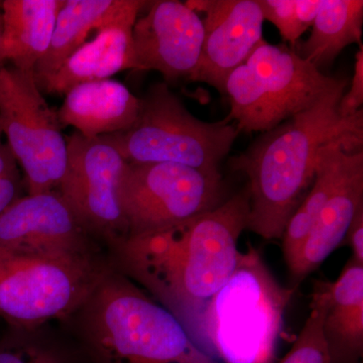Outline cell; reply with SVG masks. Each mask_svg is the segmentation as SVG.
<instances>
[{
	"label": "cell",
	"mask_w": 363,
	"mask_h": 363,
	"mask_svg": "<svg viewBox=\"0 0 363 363\" xmlns=\"http://www.w3.org/2000/svg\"><path fill=\"white\" fill-rule=\"evenodd\" d=\"M250 202L247 186L206 213L128 236L112 248L114 269L171 312L191 337L210 301L238 267Z\"/></svg>",
	"instance_id": "1"
},
{
	"label": "cell",
	"mask_w": 363,
	"mask_h": 363,
	"mask_svg": "<svg viewBox=\"0 0 363 363\" xmlns=\"http://www.w3.org/2000/svg\"><path fill=\"white\" fill-rule=\"evenodd\" d=\"M347 79L316 104L264 131L229 160L245 174L250 191L247 229L266 240H281L286 224L311 188L320 152L337 140L363 136V111L340 116Z\"/></svg>",
	"instance_id": "2"
},
{
	"label": "cell",
	"mask_w": 363,
	"mask_h": 363,
	"mask_svg": "<svg viewBox=\"0 0 363 363\" xmlns=\"http://www.w3.org/2000/svg\"><path fill=\"white\" fill-rule=\"evenodd\" d=\"M75 315L92 363H219L171 312L113 267Z\"/></svg>",
	"instance_id": "3"
},
{
	"label": "cell",
	"mask_w": 363,
	"mask_h": 363,
	"mask_svg": "<svg viewBox=\"0 0 363 363\" xmlns=\"http://www.w3.org/2000/svg\"><path fill=\"white\" fill-rule=\"evenodd\" d=\"M294 293L295 289L277 281L259 250L250 245L210 301L191 339L219 363H274Z\"/></svg>",
	"instance_id": "4"
},
{
	"label": "cell",
	"mask_w": 363,
	"mask_h": 363,
	"mask_svg": "<svg viewBox=\"0 0 363 363\" xmlns=\"http://www.w3.org/2000/svg\"><path fill=\"white\" fill-rule=\"evenodd\" d=\"M108 267L93 253L0 247V317L23 332L68 319L84 305Z\"/></svg>",
	"instance_id": "5"
},
{
	"label": "cell",
	"mask_w": 363,
	"mask_h": 363,
	"mask_svg": "<svg viewBox=\"0 0 363 363\" xmlns=\"http://www.w3.org/2000/svg\"><path fill=\"white\" fill-rule=\"evenodd\" d=\"M229 119L207 123L193 116L166 83L150 86L128 130L99 136L126 162H169L217 173L240 131Z\"/></svg>",
	"instance_id": "6"
},
{
	"label": "cell",
	"mask_w": 363,
	"mask_h": 363,
	"mask_svg": "<svg viewBox=\"0 0 363 363\" xmlns=\"http://www.w3.org/2000/svg\"><path fill=\"white\" fill-rule=\"evenodd\" d=\"M225 197L220 172L210 173L169 162H128L118 187L128 238L206 213Z\"/></svg>",
	"instance_id": "7"
},
{
	"label": "cell",
	"mask_w": 363,
	"mask_h": 363,
	"mask_svg": "<svg viewBox=\"0 0 363 363\" xmlns=\"http://www.w3.org/2000/svg\"><path fill=\"white\" fill-rule=\"evenodd\" d=\"M0 125L25 172L28 195L56 191L67 169L66 138L33 71L11 65L0 71Z\"/></svg>",
	"instance_id": "8"
},
{
	"label": "cell",
	"mask_w": 363,
	"mask_h": 363,
	"mask_svg": "<svg viewBox=\"0 0 363 363\" xmlns=\"http://www.w3.org/2000/svg\"><path fill=\"white\" fill-rule=\"evenodd\" d=\"M66 143L67 169L59 194L91 236L114 248L128 238L118 198L128 162L101 138H88L75 131L66 136Z\"/></svg>",
	"instance_id": "9"
},
{
	"label": "cell",
	"mask_w": 363,
	"mask_h": 363,
	"mask_svg": "<svg viewBox=\"0 0 363 363\" xmlns=\"http://www.w3.org/2000/svg\"><path fill=\"white\" fill-rule=\"evenodd\" d=\"M185 4L205 14L201 56L189 81L206 83L225 95L229 75L264 40L262 11L257 0H189Z\"/></svg>",
	"instance_id": "10"
},
{
	"label": "cell",
	"mask_w": 363,
	"mask_h": 363,
	"mask_svg": "<svg viewBox=\"0 0 363 363\" xmlns=\"http://www.w3.org/2000/svg\"><path fill=\"white\" fill-rule=\"evenodd\" d=\"M147 13L133 26L136 70L160 72L169 82L189 79L201 56L204 26L185 2H150Z\"/></svg>",
	"instance_id": "11"
},
{
	"label": "cell",
	"mask_w": 363,
	"mask_h": 363,
	"mask_svg": "<svg viewBox=\"0 0 363 363\" xmlns=\"http://www.w3.org/2000/svg\"><path fill=\"white\" fill-rule=\"evenodd\" d=\"M245 64L257 76L269 130L310 108L344 80L324 75L295 50L266 40Z\"/></svg>",
	"instance_id": "12"
},
{
	"label": "cell",
	"mask_w": 363,
	"mask_h": 363,
	"mask_svg": "<svg viewBox=\"0 0 363 363\" xmlns=\"http://www.w3.org/2000/svg\"><path fill=\"white\" fill-rule=\"evenodd\" d=\"M91 235L58 191L28 195L0 215V247L92 255Z\"/></svg>",
	"instance_id": "13"
},
{
	"label": "cell",
	"mask_w": 363,
	"mask_h": 363,
	"mask_svg": "<svg viewBox=\"0 0 363 363\" xmlns=\"http://www.w3.org/2000/svg\"><path fill=\"white\" fill-rule=\"evenodd\" d=\"M140 11H131L98 30L49 78L38 82L42 93L65 95L82 83L106 80L124 70H136L133 30Z\"/></svg>",
	"instance_id": "14"
},
{
	"label": "cell",
	"mask_w": 363,
	"mask_h": 363,
	"mask_svg": "<svg viewBox=\"0 0 363 363\" xmlns=\"http://www.w3.org/2000/svg\"><path fill=\"white\" fill-rule=\"evenodd\" d=\"M313 292L323 303V334L331 363H362L363 264L350 257L335 281H317Z\"/></svg>",
	"instance_id": "15"
},
{
	"label": "cell",
	"mask_w": 363,
	"mask_h": 363,
	"mask_svg": "<svg viewBox=\"0 0 363 363\" xmlns=\"http://www.w3.org/2000/svg\"><path fill=\"white\" fill-rule=\"evenodd\" d=\"M140 111V98L118 81H93L72 88L57 111L61 125L88 138L128 130Z\"/></svg>",
	"instance_id": "16"
},
{
	"label": "cell",
	"mask_w": 363,
	"mask_h": 363,
	"mask_svg": "<svg viewBox=\"0 0 363 363\" xmlns=\"http://www.w3.org/2000/svg\"><path fill=\"white\" fill-rule=\"evenodd\" d=\"M362 205L363 150L357 152L340 183L322 208L295 264L289 269L291 288L296 290L301 281L340 247L355 212Z\"/></svg>",
	"instance_id": "17"
},
{
	"label": "cell",
	"mask_w": 363,
	"mask_h": 363,
	"mask_svg": "<svg viewBox=\"0 0 363 363\" xmlns=\"http://www.w3.org/2000/svg\"><path fill=\"white\" fill-rule=\"evenodd\" d=\"M149 4L142 0H65L57 16L49 49L38 62L35 82L52 76L69 57L85 44L92 30H101Z\"/></svg>",
	"instance_id": "18"
},
{
	"label": "cell",
	"mask_w": 363,
	"mask_h": 363,
	"mask_svg": "<svg viewBox=\"0 0 363 363\" xmlns=\"http://www.w3.org/2000/svg\"><path fill=\"white\" fill-rule=\"evenodd\" d=\"M65 0H4L1 2V55L21 71H33L44 57Z\"/></svg>",
	"instance_id": "19"
},
{
	"label": "cell",
	"mask_w": 363,
	"mask_h": 363,
	"mask_svg": "<svg viewBox=\"0 0 363 363\" xmlns=\"http://www.w3.org/2000/svg\"><path fill=\"white\" fill-rule=\"evenodd\" d=\"M363 150V136L337 140L320 152L311 188L286 224L283 238V253L290 269L322 208L340 183L357 152Z\"/></svg>",
	"instance_id": "20"
},
{
	"label": "cell",
	"mask_w": 363,
	"mask_h": 363,
	"mask_svg": "<svg viewBox=\"0 0 363 363\" xmlns=\"http://www.w3.org/2000/svg\"><path fill=\"white\" fill-rule=\"evenodd\" d=\"M362 0H323L311 35L295 52L320 70L347 45L362 44Z\"/></svg>",
	"instance_id": "21"
},
{
	"label": "cell",
	"mask_w": 363,
	"mask_h": 363,
	"mask_svg": "<svg viewBox=\"0 0 363 363\" xmlns=\"http://www.w3.org/2000/svg\"><path fill=\"white\" fill-rule=\"evenodd\" d=\"M309 316L290 351L274 363H331L323 334L324 307L321 298L312 293Z\"/></svg>",
	"instance_id": "22"
},
{
	"label": "cell",
	"mask_w": 363,
	"mask_h": 363,
	"mask_svg": "<svg viewBox=\"0 0 363 363\" xmlns=\"http://www.w3.org/2000/svg\"><path fill=\"white\" fill-rule=\"evenodd\" d=\"M0 363H73L70 357L50 344L21 337L0 346Z\"/></svg>",
	"instance_id": "23"
},
{
	"label": "cell",
	"mask_w": 363,
	"mask_h": 363,
	"mask_svg": "<svg viewBox=\"0 0 363 363\" xmlns=\"http://www.w3.org/2000/svg\"><path fill=\"white\" fill-rule=\"evenodd\" d=\"M264 21L278 28L284 42L297 45L304 33L297 13L296 0H257Z\"/></svg>",
	"instance_id": "24"
},
{
	"label": "cell",
	"mask_w": 363,
	"mask_h": 363,
	"mask_svg": "<svg viewBox=\"0 0 363 363\" xmlns=\"http://www.w3.org/2000/svg\"><path fill=\"white\" fill-rule=\"evenodd\" d=\"M355 55L354 74L351 79L350 89L344 92L338 104L340 116L350 117L362 111L363 104V45Z\"/></svg>",
	"instance_id": "25"
},
{
	"label": "cell",
	"mask_w": 363,
	"mask_h": 363,
	"mask_svg": "<svg viewBox=\"0 0 363 363\" xmlns=\"http://www.w3.org/2000/svg\"><path fill=\"white\" fill-rule=\"evenodd\" d=\"M23 185L18 168L0 177V215L23 197Z\"/></svg>",
	"instance_id": "26"
},
{
	"label": "cell",
	"mask_w": 363,
	"mask_h": 363,
	"mask_svg": "<svg viewBox=\"0 0 363 363\" xmlns=\"http://www.w3.org/2000/svg\"><path fill=\"white\" fill-rule=\"evenodd\" d=\"M347 245L351 250V259L363 264V205L358 208L341 245Z\"/></svg>",
	"instance_id": "27"
},
{
	"label": "cell",
	"mask_w": 363,
	"mask_h": 363,
	"mask_svg": "<svg viewBox=\"0 0 363 363\" xmlns=\"http://www.w3.org/2000/svg\"><path fill=\"white\" fill-rule=\"evenodd\" d=\"M18 168V162L6 143L0 140V177Z\"/></svg>",
	"instance_id": "28"
},
{
	"label": "cell",
	"mask_w": 363,
	"mask_h": 363,
	"mask_svg": "<svg viewBox=\"0 0 363 363\" xmlns=\"http://www.w3.org/2000/svg\"><path fill=\"white\" fill-rule=\"evenodd\" d=\"M1 35H2V20L1 14H0V71L6 67V61L2 58L1 55Z\"/></svg>",
	"instance_id": "29"
},
{
	"label": "cell",
	"mask_w": 363,
	"mask_h": 363,
	"mask_svg": "<svg viewBox=\"0 0 363 363\" xmlns=\"http://www.w3.org/2000/svg\"><path fill=\"white\" fill-rule=\"evenodd\" d=\"M2 135L4 133H2L1 125H0V140H2Z\"/></svg>",
	"instance_id": "30"
}]
</instances>
